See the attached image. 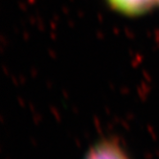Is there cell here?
Segmentation results:
<instances>
[{"label":"cell","instance_id":"3","mask_svg":"<svg viewBox=\"0 0 159 159\" xmlns=\"http://www.w3.org/2000/svg\"><path fill=\"white\" fill-rule=\"evenodd\" d=\"M157 4H159V0H157Z\"/></svg>","mask_w":159,"mask_h":159},{"label":"cell","instance_id":"1","mask_svg":"<svg viewBox=\"0 0 159 159\" xmlns=\"http://www.w3.org/2000/svg\"><path fill=\"white\" fill-rule=\"evenodd\" d=\"M107 3L125 16H138L150 12L157 0H107Z\"/></svg>","mask_w":159,"mask_h":159},{"label":"cell","instance_id":"2","mask_svg":"<svg viewBox=\"0 0 159 159\" xmlns=\"http://www.w3.org/2000/svg\"><path fill=\"white\" fill-rule=\"evenodd\" d=\"M86 159H127L122 151L110 143H103L96 146L90 152Z\"/></svg>","mask_w":159,"mask_h":159}]
</instances>
